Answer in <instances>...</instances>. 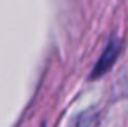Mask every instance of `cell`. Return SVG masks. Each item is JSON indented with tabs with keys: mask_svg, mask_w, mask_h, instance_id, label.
<instances>
[{
	"mask_svg": "<svg viewBox=\"0 0 128 127\" xmlns=\"http://www.w3.org/2000/svg\"><path fill=\"white\" fill-rule=\"evenodd\" d=\"M118 52H120V40H111V42H109V45L106 47V51H104V54L100 56L99 63L95 64L94 73H92V78H95V77H99V75L106 73L107 68H109L111 64L116 61Z\"/></svg>",
	"mask_w": 128,
	"mask_h": 127,
	"instance_id": "cell-1",
	"label": "cell"
}]
</instances>
